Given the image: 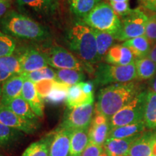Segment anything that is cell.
<instances>
[{
  "label": "cell",
  "mask_w": 156,
  "mask_h": 156,
  "mask_svg": "<svg viewBox=\"0 0 156 156\" xmlns=\"http://www.w3.org/2000/svg\"><path fill=\"white\" fill-rule=\"evenodd\" d=\"M144 90L143 84L136 80L109 85L99 90L94 112L103 114L110 120L116 112Z\"/></svg>",
  "instance_id": "cell-1"
},
{
  "label": "cell",
  "mask_w": 156,
  "mask_h": 156,
  "mask_svg": "<svg viewBox=\"0 0 156 156\" xmlns=\"http://www.w3.org/2000/svg\"><path fill=\"white\" fill-rule=\"evenodd\" d=\"M0 27L4 34L23 40L42 41L50 36L44 25L22 13L9 10L0 20Z\"/></svg>",
  "instance_id": "cell-2"
},
{
  "label": "cell",
  "mask_w": 156,
  "mask_h": 156,
  "mask_svg": "<svg viewBox=\"0 0 156 156\" xmlns=\"http://www.w3.org/2000/svg\"><path fill=\"white\" fill-rule=\"evenodd\" d=\"M67 44L69 48L89 65L98 63L96 38L93 29L85 23H76L67 31Z\"/></svg>",
  "instance_id": "cell-3"
},
{
  "label": "cell",
  "mask_w": 156,
  "mask_h": 156,
  "mask_svg": "<svg viewBox=\"0 0 156 156\" xmlns=\"http://www.w3.org/2000/svg\"><path fill=\"white\" fill-rule=\"evenodd\" d=\"M87 26L112 34L116 38L122 22L108 3L101 2L83 20ZM116 39V38H115Z\"/></svg>",
  "instance_id": "cell-4"
},
{
  "label": "cell",
  "mask_w": 156,
  "mask_h": 156,
  "mask_svg": "<svg viewBox=\"0 0 156 156\" xmlns=\"http://www.w3.org/2000/svg\"><path fill=\"white\" fill-rule=\"evenodd\" d=\"M136 73L135 64L126 66H116L100 62L94 72V84L104 86L116 83H125L135 80Z\"/></svg>",
  "instance_id": "cell-5"
},
{
  "label": "cell",
  "mask_w": 156,
  "mask_h": 156,
  "mask_svg": "<svg viewBox=\"0 0 156 156\" xmlns=\"http://www.w3.org/2000/svg\"><path fill=\"white\" fill-rule=\"evenodd\" d=\"M147 90H144L109 120L110 129L143 121Z\"/></svg>",
  "instance_id": "cell-6"
},
{
  "label": "cell",
  "mask_w": 156,
  "mask_h": 156,
  "mask_svg": "<svg viewBox=\"0 0 156 156\" xmlns=\"http://www.w3.org/2000/svg\"><path fill=\"white\" fill-rule=\"evenodd\" d=\"M147 20V13L145 9L140 7L132 9L129 14L121 19L120 30L115 38L119 41H126L145 36Z\"/></svg>",
  "instance_id": "cell-7"
},
{
  "label": "cell",
  "mask_w": 156,
  "mask_h": 156,
  "mask_svg": "<svg viewBox=\"0 0 156 156\" xmlns=\"http://www.w3.org/2000/svg\"><path fill=\"white\" fill-rule=\"evenodd\" d=\"M93 103L68 108L64 114L60 128L69 130L88 129L93 118Z\"/></svg>",
  "instance_id": "cell-8"
},
{
  "label": "cell",
  "mask_w": 156,
  "mask_h": 156,
  "mask_svg": "<svg viewBox=\"0 0 156 156\" xmlns=\"http://www.w3.org/2000/svg\"><path fill=\"white\" fill-rule=\"evenodd\" d=\"M46 54L47 62L51 67L59 69H69L83 71L84 66L71 52L61 46H54Z\"/></svg>",
  "instance_id": "cell-9"
},
{
  "label": "cell",
  "mask_w": 156,
  "mask_h": 156,
  "mask_svg": "<svg viewBox=\"0 0 156 156\" xmlns=\"http://www.w3.org/2000/svg\"><path fill=\"white\" fill-rule=\"evenodd\" d=\"M0 123L27 134L34 133L38 127L37 121L23 118L2 105H0Z\"/></svg>",
  "instance_id": "cell-10"
},
{
  "label": "cell",
  "mask_w": 156,
  "mask_h": 156,
  "mask_svg": "<svg viewBox=\"0 0 156 156\" xmlns=\"http://www.w3.org/2000/svg\"><path fill=\"white\" fill-rule=\"evenodd\" d=\"M16 4L22 12L42 17L51 15L56 9L54 0H16Z\"/></svg>",
  "instance_id": "cell-11"
},
{
  "label": "cell",
  "mask_w": 156,
  "mask_h": 156,
  "mask_svg": "<svg viewBox=\"0 0 156 156\" xmlns=\"http://www.w3.org/2000/svg\"><path fill=\"white\" fill-rule=\"evenodd\" d=\"M109 131V120L103 114L95 112L92 122L88 129L89 142L103 146L108 139Z\"/></svg>",
  "instance_id": "cell-12"
},
{
  "label": "cell",
  "mask_w": 156,
  "mask_h": 156,
  "mask_svg": "<svg viewBox=\"0 0 156 156\" xmlns=\"http://www.w3.org/2000/svg\"><path fill=\"white\" fill-rule=\"evenodd\" d=\"M23 73H28L48 67L46 54L34 48H27L18 57Z\"/></svg>",
  "instance_id": "cell-13"
},
{
  "label": "cell",
  "mask_w": 156,
  "mask_h": 156,
  "mask_svg": "<svg viewBox=\"0 0 156 156\" xmlns=\"http://www.w3.org/2000/svg\"><path fill=\"white\" fill-rule=\"evenodd\" d=\"M73 130L58 128L51 135L49 147V156H69L70 140Z\"/></svg>",
  "instance_id": "cell-14"
},
{
  "label": "cell",
  "mask_w": 156,
  "mask_h": 156,
  "mask_svg": "<svg viewBox=\"0 0 156 156\" xmlns=\"http://www.w3.org/2000/svg\"><path fill=\"white\" fill-rule=\"evenodd\" d=\"M24 81L25 77L23 75H15L2 83L1 105L7 106L10 101L22 95Z\"/></svg>",
  "instance_id": "cell-15"
},
{
  "label": "cell",
  "mask_w": 156,
  "mask_h": 156,
  "mask_svg": "<svg viewBox=\"0 0 156 156\" xmlns=\"http://www.w3.org/2000/svg\"><path fill=\"white\" fill-rule=\"evenodd\" d=\"M106 63L116 66H126L135 61L129 48L122 44H115L109 49L104 58Z\"/></svg>",
  "instance_id": "cell-16"
},
{
  "label": "cell",
  "mask_w": 156,
  "mask_h": 156,
  "mask_svg": "<svg viewBox=\"0 0 156 156\" xmlns=\"http://www.w3.org/2000/svg\"><path fill=\"white\" fill-rule=\"evenodd\" d=\"M142 133L124 139L108 138L103 145L104 151L109 156H128L132 145L140 137Z\"/></svg>",
  "instance_id": "cell-17"
},
{
  "label": "cell",
  "mask_w": 156,
  "mask_h": 156,
  "mask_svg": "<svg viewBox=\"0 0 156 156\" xmlns=\"http://www.w3.org/2000/svg\"><path fill=\"white\" fill-rule=\"evenodd\" d=\"M22 97L30 105L31 109L37 116L42 117L44 116V101L39 96L35 83L25 79Z\"/></svg>",
  "instance_id": "cell-18"
},
{
  "label": "cell",
  "mask_w": 156,
  "mask_h": 156,
  "mask_svg": "<svg viewBox=\"0 0 156 156\" xmlns=\"http://www.w3.org/2000/svg\"><path fill=\"white\" fill-rule=\"evenodd\" d=\"M155 131H145L134 142L128 156H153Z\"/></svg>",
  "instance_id": "cell-19"
},
{
  "label": "cell",
  "mask_w": 156,
  "mask_h": 156,
  "mask_svg": "<svg viewBox=\"0 0 156 156\" xmlns=\"http://www.w3.org/2000/svg\"><path fill=\"white\" fill-rule=\"evenodd\" d=\"M93 102H94V95H88L84 93L80 85V83L69 87L65 100V103L68 108L91 104Z\"/></svg>",
  "instance_id": "cell-20"
},
{
  "label": "cell",
  "mask_w": 156,
  "mask_h": 156,
  "mask_svg": "<svg viewBox=\"0 0 156 156\" xmlns=\"http://www.w3.org/2000/svg\"><path fill=\"white\" fill-rule=\"evenodd\" d=\"M143 122L146 129L156 130V93L151 89L147 90Z\"/></svg>",
  "instance_id": "cell-21"
},
{
  "label": "cell",
  "mask_w": 156,
  "mask_h": 156,
  "mask_svg": "<svg viewBox=\"0 0 156 156\" xmlns=\"http://www.w3.org/2000/svg\"><path fill=\"white\" fill-rule=\"evenodd\" d=\"M136 80L140 82L151 80L156 75V64L149 57L136 58L134 61Z\"/></svg>",
  "instance_id": "cell-22"
},
{
  "label": "cell",
  "mask_w": 156,
  "mask_h": 156,
  "mask_svg": "<svg viewBox=\"0 0 156 156\" xmlns=\"http://www.w3.org/2000/svg\"><path fill=\"white\" fill-rule=\"evenodd\" d=\"M88 143V129L73 130L70 140L69 156H80Z\"/></svg>",
  "instance_id": "cell-23"
},
{
  "label": "cell",
  "mask_w": 156,
  "mask_h": 156,
  "mask_svg": "<svg viewBox=\"0 0 156 156\" xmlns=\"http://www.w3.org/2000/svg\"><path fill=\"white\" fill-rule=\"evenodd\" d=\"M146 129L143 121L134 124L118 126L110 129L108 138L111 139H124L142 133Z\"/></svg>",
  "instance_id": "cell-24"
},
{
  "label": "cell",
  "mask_w": 156,
  "mask_h": 156,
  "mask_svg": "<svg viewBox=\"0 0 156 156\" xmlns=\"http://www.w3.org/2000/svg\"><path fill=\"white\" fill-rule=\"evenodd\" d=\"M122 45L131 50L135 58L147 57L152 48L151 44L145 36L126 41Z\"/></svg>",
  "instance_id": "cell-25"
},
{
  "label": "cell",
  "mask_w": 156,
  "mask_h": 156,
  "mask_svg": "<svg viewBox=\"0 0 156 156\" xmlns=\"http://www.w3.org/2000/svg\"><path fill=\"white\" fill-rule=\"evenodd\" d=\"M70 10L76 17L83 20L101 0H68Z\"/></svg>",
  "instance_id": "cell-26"
},
{
  "label": "cell",
  "mask_w": 156,
  "mask_h": 156,
  "mask_svg": "<svg viewBox=\"0 0 156 156\" xmlns=\"http://www.w3.org/2000/svg\"><path fill=\"white\" fill-rule=\"evenodd\" d=\"M5 106L12 112H14L15 114L24 119L36 121H37V119H38V116L33 112L30 105L25 101L22 95L10 101Z\"/></svg>",
  "instance_id": "cell-27"
},
{
  "label": "cell",
  "mask_w": 156,
  "mask_h": 156,
  "mask_svg": "<svg viewBox=\"0 0 156 156\" xmlns=\"http://www.w3.org/2000/svg\"><path fill=\"white\" fill-rule=\"evenodd\" d=\"M93 31H94L95 38H96L98 57L99 62H101L105 58L109 49L114 46V41L116 39L114 36L108 33L95 30V29H93Z\"/></svg>",
  "instance_id": "cell-28"
},
{
  "label": "cell",
  "mask_w": 156,
  "mask_h": 156,
  "mask_svg": "<svg viewBox=\"0 0 156 156\" xmlns=\"http://www.w3.org/2000/svg\"><path fill=\"white\" fill-rule=\"evenodd\" d=\"M56 72V80L69 86L83 82L85 75L83 71L69 69H59Z\"/></svg>",
  "instance_id": "cell-29"
},
{
  "label": "cell",
  "mask_w": 156,
  "mask_h": 156,
  "mask_svg": "<svg viewBox=\"0 0 156 156\" xmlns=\"http://www.w3.org/2000/svg\"><path fill=\"white\" fill-rule=\"evenodd\" d=\"M51 135L33 142L25 149L22 156H49V147Z\"/></svg>",
  "instance_id": "cell-30"
},
{
  "label": "cell",
  "mask_w": 156,
  "mask_h": 156,
  "mask_svg": "<svg viewBox=\"0 0 156 156\" xmlns=\"http://www.w3.org/2000/svg\"><path fill=\"white\" fill-rule=\"evenodd\" d=\"M70 87L71 86L59 83L55 80V83H54L53 88L44 101L54 105L61 103L64 101H65L68 90Z\"/></svg>",
  "instance_id": "cell-31"
},
{
  "label": "cell",
  "mask_w": 156,
  "mask_h": 156,
  "mask_svg": "<svg viewBox=\"0 0 156 156\" xmlns=\"http://www.w3.org/2000/svg\"><path fill=\"white\" fill-rule=\"evenodd\" d=\"M22 136L20 132L0 123V147L9 146Z\"/></svg>",
  "instance_id": "cell-32"
},
{
  "label": "cell",
  "mask_w": 156,
  "mask_h": 156,
  "mask_svg": "<svg viewBox=\"0 0 156 156\" xmlns=\"http://www.w3.org/2000/svg\"><path fill=\"white\" fill-rule=\"evenodd\" d=\"M25 79L28 80L34 83H36L44 80H55L56 72L52 68L46 67L42 69L31 72L28 73H23Z\"/></svg>",
  "instance_id": "cell-33"
},
{
  "label": "cell",
  "mask_w": 156,
  "mask_h": 156,
  "mask_svg": "<svg viewBox=\"0 0 156 156\" xmlns=\"http://www.w3.org/2000/svg\"><path fill=\"white\" fill-rule=\"evenodd\" d=\"M0 66L4 70L11 74L12 75H21L20 65L18 58L17 56H13L12 54L9 56L0 57Z\"/></svg>",
  "instance_id": "cell-34"
},
{
  "label": "cell",
  "mask_w": 156,
  "mask_h": 156,
  "mask_svg": "<svg viewBox=\"0 0 156 156\" xmlns=\"http://www.w3.org/2000/svg\"><path fill=\"white\" fill-rule=\"evenodd\" d=\"M15 46L12 37L0 32V57L12 55L15 49Z\"/></svg>",
  "instance_id": "cell-35"
},
{
  "label": "cell",
  "mask_w": 156,
  "mask_h": 156,
  "mask_svg": "<svg viewBox=\"0 0 156 156\" xmlns=\"http://www.w3.org/2000/svg\"><path fill=\"white\" fill-rule=\"evenodd\" d=\"M145 36L153 46L156 44V13L152 12L146 25Z\"/></svg>",
  "instance_id": "cell-36"
},
{
  "label": "cell",
  "mask_w": 156,
  "mask_h": 156,
  "mask_svg": "<svg viewBox=\"0 0 156 156\" xmlns=\"http://www.w3.org/2000/svg\"><path fill=\"white\" fill-rule=\"evenodd\" d=\"M55 80H44L35 83L39 96L43 101L46 99V98L49 94L52 88H53Z\"/></svg>",
  "instance_id": "cell-37"
},
{
  "label": "cell",
  "mask_w": 156,
  "mask_h": 156,
  "mask_svg": "<svg viewBox=\"0 0 156 156\" xmlns=\"http://www.w3.org/2000/svg\"><path fill=\"white\" fill-rule=\"evenodd\" d=\"M115 13L118 15L120 20L126 17L131 12L132 9H130L129 1L126 2H108Z\"/></svg>",
  "instance_id": "cell-38"
},
{
  "label": "cell",
  "mask_w": 156,
  "mask_h": 156,
  "mask_svg": "<svg viewBox=\"0 0 156 156\" xmlns=\"http://www.w3.org/2000/svg\"><path fill=\"white\" fill-rule=\"evenodd\" d=\"M103 151V146H99L89 142L80 156H100Z\"/></svg>",
  "instance_id": "cell-39"
},
{
  "label": "cell",
  "mask_w": 156,
  "mask_h": 156,
  "mask_svg": "<svg viewBox=\"0 0 156 156\" xmlns=\"http://www.w3.org/2000/svg\"><path fill=\"white\" fill-rule=\"evenodd\" d=\"M142 8L156 13V0H138Z\"/></svg>",
  "instance_id": "cell-40"
},
{
  "label": "cell",
  "mask_w": 156,
  "mask_h": 156,
  "mask_svg": "<svg viewBox=\"0 0 156 156\" xmlns=\"http://www.w3.org/2000/svg\"><path fill=\"white\" fill-rule=\"evenodd\" d=\"M79 83L84 93L88 95L93 94V89H94V83L93 82H80Z\"/></svg>",
  "instance_id": "cell-41"
},
{
  "label": "cell",
  "mask_w": 156,
  "mask_h": 156,
  "mask_svg": "<svg viewBox=\"0 0 156 156\" xmlns=\"http://www.w3.org/2000/svg\"><path fill=\"white\" fill-rule=\"evenodd\" d=\"M9 7L10 4L9 0H0V20L9 11Z\"/></svg>",
  "instance_id": "cell-42"
},
{
  "label": "cell",
  "mask_w": 156,
  "mask_h": 156,
  "mask_svg": "<svg viewBox=\"0 0 156 156\" xmlns=\"http://www.w3.org/2000/svg\"><path fill=\"white\" fill-rule=\"evenodd\" d=\"M11 74H9L7 72H6L5 70H4L0 66V84H2L3 83L7 80V79H9V77H12Z\"/></svg>",
  "instance_id": "cell-43"
},
{
  "label": "cell",
  "mask_w": 156,
  "mask_h": 156,
  "mask_svg": "<svg viewBox=\"0 0 156 156\" xmlns=\"http://www.w3.org/2000/svg\"><path fill=\"white\" fill-rule=\"evenodd\" d=\"M147 57H149L152 61L156 64V44L152 46L151 50L150 51L149 55L147 56Z\"/></svg>",
  "instance_id": "cell-44"
},
{
  "label": "cell",
  "mask_w": 156,
  "mask_h": 156,
  "mask_svg": "<svg viewBox=\"0 0 156 156\" xmlns=\"http://www.w3.org/2000/svg\"><path fill=\"white\" fill-rule=\"evenodd\" d=\"M149 89H151V90H153V92L156 93V75L151 80L149 81Z\"/></svg>",
  "instance_id": "cell-45"
},
{
  "label": "cell",
  "mask_w": 156,
  "mask_h": 156,
  "mask_svg": "<svg viewBox=\"0 0 156 156\" xmlns=\"http://www.w3.org/2000/svg\"><path fill=\"white\" fill-rule=\"evenodd\" d=\"M153 155H156V131L155 132V140H154L153 147Z\"/></svg>",
  "instance_id": "cell-46"
},
{
  "label": "cell",
  "mask_w": 156,
  "mask_h": 156,
  "mask_svg": "<svg viewBox=\"0 0 156 156\" xmlns=\"http://www.w3.org/2000/svg\"><path fill=\"white\" fill-rule=\"evenodd\" d=\"M108 1V2H126V1H129V0H107Z\"/></svg>",
  "instance_id": "cell-47"
},
{
  "label": "cell",
  "mask_w": 156,
  "mask_h": 156,
  "mask_svg": "<svg viewBox=\"0 0 156 156\" xmlns=\"http://www.w3.org/2000/svg\"><path fill=\"white\" fill-rule=\"evenodd\" d=\"M1 101H2V85L0 84V105H1Z\"/></svg>",
  "instance_id": "cell-48"
},
{
  "label": "cell",
  "mask_w": 156,
  "mask_h": 156,
  "mask_svg": "<svg viewBox=\"0 0 156 156\" xmlns=\"http://www.w3.org/2000/svg\"><path fill=\"white\" fill-rule=\"evenodd\" d=\"M100 156H109V155H108V154H107V153H106V152L104 151H103V153H102V154H101V155Z\"/></svg>",
  "instance_id": "cell-49"
},
{
  "label": "cell",
  "mask_w": 156,
  "mask_h": 156,
  "mask_svg": "<svg viewBox=\"0 0 156 156\" xmlns=\"http://www.w3.org/2000/svg\"><path fill=\"white\" fill-rule=\"evenodd\" d=\"M54 1H55V2H58V1H59V0H54Z\"/></svg>",
  "instance_id": "cell-50"
},
{
  "label": "cell",
  "mask_w": 156,
  "mask_h": 156,
  "mask_svg": "<svg viewBox=\"0 0 156 156\" xmlns=\"http://www.w3.org/2000/svg\"><path fill=\"white\" fill-rule=\"evenodd\" d=\"M153 156H156V155H153Z\"/></svg>",
  "instance_id": "cell-51"
},
{
  "label": "cell",
  "mask_w": 156,
  "mask_h": 156,
  "mask_svg": "<svg viewBox=\"0 0 156 156\" xmlns=\"http://www.w3.org/2000/svg\"><path fill=\"white\" fill-rule=\"evenodd\" d=\"M0 156H2V155H0Z\"/></svg>",
  "instance_id": "cell-52"
}]
</instances>
